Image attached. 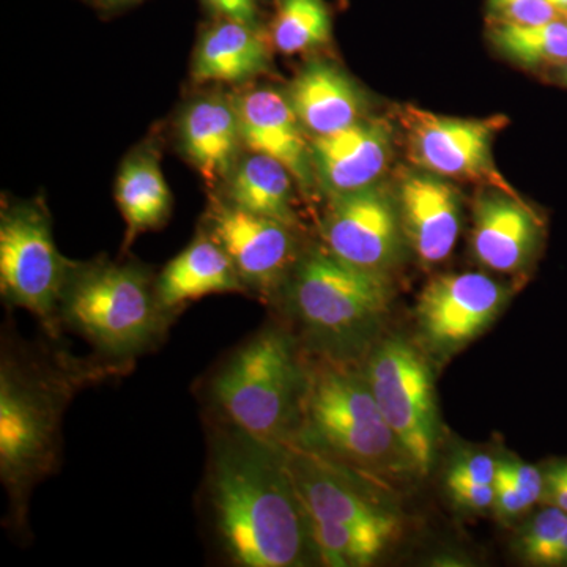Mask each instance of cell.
<instances>
[{"label":"cell","mask_w":567,"mask_h":567,"mask_svg":"<svg viewBox=\"0 0 567 567\" xmlns=\"http://www.w3.org/2000/svg\"><path fill=\"white\" fill-rule=\"evenodd\" d=\"M270 65V51L256 25L224 20L208 29L197 44L193 80L240 84L264 73Z\"/></svg>","instance_id":"20"},{"label":"cell","mask_w":567,"mask_h":567,"mask_svg":"<svg viewBox=\"0 0 567 567\" xmlns=\"http://www.w3.org/2000/svg\"><path fill=\"white\" fill-rule=\"evenodd\" d=\"M178 134L186 158L205 181L229 178L244 145L234 100L218 95L196 100L183 112Z\"/></svg>","instance_id":"17"},{"label":"cell","mask_w":567,"mask_h":567,"mask_svg":"<svg viewBox=\"0 0 567 567\" xmlns=\"http://www.w3.org/2000/svg\"><path fill=\"white\" fill-rule=\"evenodd\" d=\"M363 372L406 462L427 475L434 464L439 420L423 354L404 339H388L369 357Z\"/></svg>","instance_id":"8"},{"label":"cell","mask_w":567,"mask_h":567,"mask_svg":"<svg viewBox=\"0 0 567 567\" xmlns=\"http://www.w3.org/2000/svg\"><path fill=\"white\" fill-rule=\"evenodd\" d=\"M494 488L495 498L492 509L498 520H516L535 506L527 496L518 491L516 484L507 477L506 473L498 468V465H496Z\"/></svg>","instance_id":"28"},{"label":"cell","mask_w":567,"mask_h":567,"mask_svg":"<svg viewBox=\"0 0 567 567\" xmlns=\"http://www.w3.org/2000/svg\"><path fill=\"white\" fill-rule=\"evenodd\" d=\"M156 279L134 264H73L59 308L61 327L80 334L96 357L132 371L133 361L162 344L174 322Z\"/></svg>","instance_id":"4"},{"label":"cell","mask_w":567,"mask_h":567,"mask_svg":"<svg viewBox=\"0 0 567 567\" xmlns=\"http://www.w3.org/2000/svg\"><path fill=\"white\" fill-rule=\"evenodd\" d=\"M306 385L308 353L289 330L270 324L238 346L208 379L212 421L271 445H292Z\"/></svg>","instance_id":"3"},{"label":"cell","mask_w":567,"mask_h":567,"mask_svg":"<svg viewBox=\"0 0 567 567\" xmlns=\"http://www.w3.org/2000/svg\"><path fill=\"white\" fill-rule=\"evenodd\" d=\"M290 106L306 133L324 136L361 121L364 102L360 89L334 63H308L287 92Z\"/></svg>","instance_id":"18"},{"label":"cell","mask_w":567,"mask_h":567,"mask_svg":"<svg viewBox=\"0 0 567 567\" xmlns=\"http://www.w3.org/2000/svg\"><path fill=\"white\" fill-rule=\"evenodd\" d=\"M561 69H563L561 80L567 85V62L565 63V65L561 66Z\"/></svg>","instance_id":"37"},{"label":"cell","mask_w":567,"mask_h":567,"mask_svg":"<svg viewBox=\"0 0 567 567\" xmlns=\"http://www.w3.org/2000/svg\"><path fill=\"white\" fill-rule=\"evenodd\" d=\"M278 300L309 352L350 361L385 316L391 289L385 275L342 262L322 246L300 256Z\"/></svg>","instance_id":"5"},{"label":"cell","mask_w":567,"mask_h":567,"mask_svg":"<svg viewBox=\"0 0 567 567\" xmlns=\"http://www.w3.org/2000/svg\"><path fill=\"white\" fill-rule=\"evenodd\" d=\"M401 218L379 186L330 197L320 235L323 248L361 270L385 275L401 249Z\"/></svg>","instance_id":"12"},{"label":"cell","mask_w":567,"mask_h":567,"mask_svg":"<svg viewBox=\"0 0 567 567\" xmlns=\"http://www.w3.org/2000/svg\"><path fill=\"white\" fill-rule=\"evenodd\" d=\"M137 2V0H103L104 6L106 7H123L130 6V3Z\"/></svg>","instance_id":"36"},{"label":"cell","mask_w":567,"mask_h":567,"mask_svg":"<svg viewBox=\"0 0 567 567\" xmlns=\"http://www.w3.org/2000/svg\"><path fill=\"white\" fill-rule=\"evenodd\" d=\"M391 128L383 121H358L339 132L311 137L317 185L328 197L374 186L391 158Z\"/></svg>","instance_id":"13"},{"label":"cell","mask_w":567,"mask_h":567,"mask_svg":"<svg viewBox=\"0 0 567 567\" xmlns=\"http://www.w3.org/2000/svg\"><path fill=\"white\" fill-rule=\"evenodd\" d=\"M292 445L353 468L409 464L364 372L324 354H308V385Z\"/></svg>","instance_id":"6"},{"label":"cell","mask_w":567,"mask_h":567,"mask_svg":"<svg viewBox=\"0 0 567 567\" xmlns=\"http://www.w3.org/2000/svg\"><path fill=\"white\" fill-rule=\"evenodd\" d=\"M130 369L71 357L48 344L3 334L0 357V480L9 498L7 525L28 528L33 488L58 470L63 413L82 388Z\"/></svg>","instance_id":"2"},{"label":"cell","mask_w":567,"mask_h":567,"mask_svg":"<svg viewBox=\"0 0 567 567\" xmlns=\"http://www.w3.org/2000/svg\"><path fill=\"white\" fill-rule=\"evenodd\" d=\"M226 203L256 215L295 227L293 175L284 164L267 155L252 153L238 159L227 178Z\"/></svg>","instance_id":"21"},{"label":"cell","mask_w":567,"mask_h":567,"mask_svg":"<svg viewBox=\"0 0 567 567\" xmlns=\"http://www.w3.org/2000/svg\"><path fill=\"white\" fill-rule=\"evenodd\" d=\"M567 566V529L554 551L550 567Z\"/></svg>","instance_id":"34"},{"label":"cell","mask_w":567,"mask_h":567,"mask_svg":"<svg viewBox=\"0 0 567 567\" xmlns=\"http://www.w3.org/2000/svg\"><path fill=\"white\" fill-rule=\"evenodd\" d=\"M496 458L484 453L462 454L447 470L450 480L472 481L477 484H494Z\"/></svg>","instance_id":"30"},{"label":"cell","mask_w":567,"mask_h":567,"mask_svg":"<svg viewBox=\"0 0 567 567\" xmlns=\"http://www.w3.org/2000/svg\"><path fill=\"white\" fill-rule=\"evenodd\" d=\"M212 423L204 491L224 558L241 567L308 565L317 550L286 446Z\"/></svg>","instance_id":"1"},{"label":"cell","mask_w":567,"mask_h":567,"mask_svg":"<svg viewBox=\"0 0 567 567\" xmlns=\"http://www.w3.org/2000/svg\"><path fill=\"white\" fill-rule=\"evenodd\" d=\"M496 465L507 477L516 484L533 505L543 502L544 494V473L535 465L525 464V462L514 461V458H496Z\"/></svg>","instance_id":"29"},{"label":"cell","mask_w":567,"mask_h":567,"mask_svg":"<svg viewBox=\"0 0 567 567\" xmlns=\"http://www.w3.org/2000/svg\"><path fill=\"white\" fill-rule=\"evenodd\" d=\"M156 292L167 311L177 315L189 301L213 293H246L233 260L204 230L156 278Z\"/></svg>","instance_id":"19"},{"label":"cell","mask_w":567,"mask_h":567,"mask_svg":"<svg viewBox=\"0 0 567 567\" xmlns=\"http://www.w3.org/2000/svg\"><path fill=\"white\" fill-rule=\"evenodd\" d=\"M563 17H565V21L567 22V13L563 14Z\"/></svg>","instance_id":"38"},{"label":"cell","mask_w":567,"mask_h":567,"mask_svg":"<svg viewBox=\"0 0 567 567\" xmlns=\"http://www.w3.org/2000/svg\"><path fill=\"white\" fill-rule=\"evenodd\" d=\"M409 155L425 171L442 177L484 182L511 193L496 173L492 141L498 118L473 121L434 114L409 106L402 112Z\"/></svg>","instance_id":"10"},{"label":"cell","mask_w":567,"mask_h":567,"mask_svg":"<svg viewBox=\"0 0 567 567\" xmlns=\"http://www.w3.org/2000/svg\"><path fill=\"white\" fill-rule=\"evenodd\" d=\"M507 298L506 287L491 276H439L424 287L417 298L420 333L434 352H457L494 323Z\"/></svg>","instance_id":"11"},{"label":"cell","mask_w":567,"mask_h":567,"mask_svg":"<svg viewBox=\"0 0 567 567\" xmlns=\"http://www.w3.org/2000/svg\"><path fill=\"white\" fill-rule=\"evenodd\" d=\"M494 21L514 24H544L558 18L547 0H488Z\"/></svg>","instance_id":"27"},{"label":"cell","mask_w":567,"mask_h":567,"mask_svg":"<svg viewBox=\"0 0 567 567\" xmlns=\"http://www.w3.org/2000/svg\"><path fill=\"white\" fill-rule=\"evenodd\" d=\"M472 248L477 262L499 274H518L543 244L539 215L507 192L484 194L475 205Z\"/></svg>","instance_id":"14"},{"label":"cell","mask_w":567,"mask_h":567,"mask_svg":"<svg viewBox=\"0 0 567 567\" xmlns=\"http://www.w3.org/2000/svg\"><path fill=\"white\" fill-rule=\"evenodd\" d=\"M274 44L286 55L316 50L331 39V14L323 0H278Z\"/></svg>","instance_id":"25"},{"label":"cell","mask_w":567,"mask_h":567,"mask_svg":"<svg viewBox=\"0 0 567 567\" xmlns=\"http://www.w3.org/2000/svg\"><path fill=\"white\" fill-rule=\"evenodd\" d=\"M491 39L511 61L524 66H563L567 62V22L514 24L494 21Z\"/></svg>","instance_id":"23"},{"label":"cell","mask_w":567,"mask_h":567,"mask_svg":"<svg viewBox=\"0 0 567 567\" xmlns=\"http://www.w3.org/2000/svg\"><path fill=\"white\" fill-rule=\"evenodd\" d=\"M234 104L244 147L284 164L301 188H309L316 181L311 140L287 96L274 89H256Z\"/></svg>","instance_id":"15"},{"label":"cell","mask_w":567,"mask_h":567,"mask_svg":"<svg viewBox=\"0 0 567 567\" xmlns=\"http://www.w3.org/2000/svg\"><path fill=\"white\" fill-rule=\"evenodd\" d=\"M204 233L233 260L248 293L275 303L297 265L293 227L221 199L204 218Z\"/></svg>","instance_id":"9"},{"label":"cell","mask_w":567,"mask_h":567,"mask_svg":"<svg viewBox=\"0 0 567 567\" xmlns=\"http://www.w3.org/2000/svg\"><path fill=\"white\" fill-rule=\"evenodd\" d=\"M402 230L425 264L445 260L461 230V196L432 174H406L399 186Z\"/></svg>","instance_id":"16"},{"label":"cell","mask_w":567,"mask_h":567,"mask_svg":"<svg viewBox=\"0 0 567 567\" xmlns=\"http://www.w3.org/2000/svg\"><path fill=\"white\" fill-rule=\"evenodd\" d=\"M446 487L453 502L464 509L486 511L494 506V484H477L472 481L446 477Z\"/></svg>","instance_id":"31"},{"label":"cell","mask_w":567,"mask_h":567,"mask_svg":"<svg viewBox=\"0 0 567 567\" xmlns=\"http://www.w3.org/2000/svg\"><path fill=\"white\" fill-rule=\"evenodd\" d=\"M73 262L59 252L43 207L18 204L0 219V290L10 308L35 316L51 339L61 334L59 308Z\"/></svg>","instance_id":"7"},{"label":"cell","mask_w":567,"mask_h":567,"mask_svg":"<svg viewBox=\"0 0 567 567\" xmlns=\"http://www.w3.org/2000/svg\"><path fill=\"white\" fill-rule=\"evenodd\" d=\"M547 2L550 3L559 14L567 13V0H547Z\"/></svg>","instance_id":"35"},{"label":"cell","mask_w":567,"mask_h":567,"mask_svg":"<svg viewBox=\"0 0 567 567\" xmlns=\"http://www.w3.org/2000/svg\"><path fill=\"white\" fill-rule=\"evenodd\" d=\"M317 557L327 566H369L398 535L399 524L374 527L309 522Z\"/></svg>","instance_id":"24"},{"label":"cell","mask_w":567,"mask_h":567,"mask_svg":"<svg viewBox=\"0 0 567 567\" xmlns=\"http://www.w3.org/2000/svg\"><path fill=\"white\" fill-rule=\"evenodd\" d=\"M115 199L126 223V240L158 229L173 208V194L155 156H132L122 166L115 185Z\"/></svg>","instance_id":"22"},{"label":"cell","mask_w":567,"mask_h":567,"mask_svg":"<svg viewBox=\"0 0 567 567\" xmlns=\"http://www.w3.org/2000/svg\"><path fill=\"white\" fill-rule=\"evenodd\" d=\"M567 529V513L557 506L543 505L518 532L516 551L522 561L550 567L555 548Z\"/></svg>","instance_id":"26"},{"label":"cell","mask_w":567,"mask_h":567,"mask_svg":"<svg viewBox=\"0 0 567 567\" xmlns=\"http://www.w3.org/2000/svg\"><path fill=\"white\" fill-rule=\"evenodd\" d=\"M215 13L221 14L224 20L244 22L256 25V0H205Z\"/></svg>","instance_id":"33"},{"label":"cell","mask_w":567,"mask_h":567,"mask_svg":"<svg viewBox=\"0 0 567 567\" xmlns=\"http://www.w3.org/2000/svg\"><path fill=\"white\" fill-rule=\"evenodd\" d=\"M543 473L544 494L540 505L557 506L567 513V457L550 462Z\"/></svg>","instance_id":"32"}]
</instances>
